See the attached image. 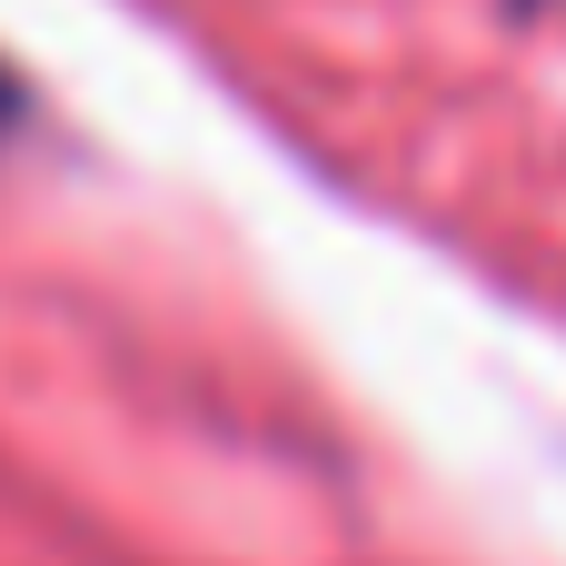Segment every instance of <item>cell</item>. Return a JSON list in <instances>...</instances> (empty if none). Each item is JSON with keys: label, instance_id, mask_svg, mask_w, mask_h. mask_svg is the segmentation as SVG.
Listing matches in <instances>:
<instances>
[{"label": "cell", "instance_id": "cell-1", "mask_svg": "<svg viewBox=\"0 0 566 566\" xmlns=\"http://www.w3.org/2000/svg\"><path fill=\"white\" fill-rule=\"evenodd\" d=\"M10 119H20V80L0 70V139H10Z\"/></svg>", "mask_w": 566, "mask_h": 566}]
</instances>
